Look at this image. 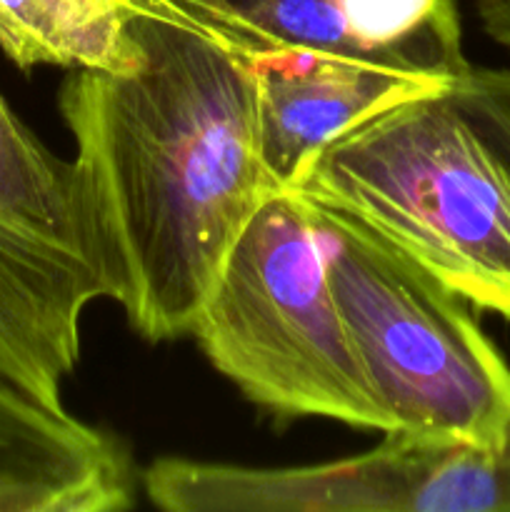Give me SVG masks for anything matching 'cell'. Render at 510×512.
Listing matches in <instances>:
<instances>
[{
    "label": "cell",
    "instance_id": "obj_1",
    "mask_svg": "<svg viewBox=\"0 0 510 512\" xmlns=\"http://www.w3.org/2000/svg\"><path fill=\"white\" fill-rule=\"evenodd\" d=\"M140 63L73 70L58 108L108 300L148 343L190 335L230 248L273 193L253 68L213 33L133 15Z\"/></svg>",
    "mask_w": 510,
    "mask_h": 512
},
{
    "label": "cell",
    "instance_id": "obj_2",
    "mask_svg": "<svg viewBox=\"0 0 510 512\" xmlns=\"http://www.w3.org/2000/svg\"><path fill=\"white\" fill-rule=\"evenodd\" d=\"M100 298L73 160L0 95V512L133 508L128 450L63 403L83 313Z\"/></svg>",
    "mask_w": 510,
    "mask_h": 512
},
{
    "label": "cell",
    "instance_id": "obj_3",
    "mask_svg": "<svg viewBox=\"0 0 510 512\" xmlns=\"http://www.w3.org/2000/svg\"><path fill=\"white\" fill-rule=\"evenodd\" d=\"M285 190L350 215L510 323V168L453 88L373 110L315 150Z\"/></svg>",
    "mask_w": 510,
    "mask_h": 512
},
{
    "label": "cell",
    "instance_id": "obj_4",
    "mask_svg": "<svg viewBox=\"0 0 510 512\" xmlns=\"http://www.w3.org/2000/svg\"><path fill=\"white\" fill-rule=\"evenodd\" d=\"M190 335L223 378L278 418L393 430L335 300L308 203L290 190H273L248 220Z\"/></svg>",
    "mask_w": 510,
    "mask_h": 512
},
{
    "label": "cell",
    "instance_id": "obj_5",
    "mask_svg": "<svg viewBox=\"0 0 510 512\" xmlns=\"http://www.w3.org/2000/svg\"><path fill=\"white\" fill-rule=\"evenodd\" d=\"M308 208L393 430L510 453V363L473 305L350 215Z\"/></svg>",
    "mask_w": 510,
    "mask_h": 512
},
{
    "label": "cell",
    "instance_id": "obj_6",
    "mask_svg": "<svg viewBox=\"0 0 510 512\" xmlns=\"http://www.w3.org/2000/svg\"><path fill=\"white\" fill-rule=\"evenodd\" d=\"M248 63L333 58L453 88L458 0H170Z\"/></svg>",
    "mask_w": 510,
    "mask_h": 512
},
{
    "label": "cell",
    "instance_id": "obj_7",
    "mask_svg": "<svg viewBox=\"0 0 510 512\" xmlns=\"http://www.w3.org/2000/svg\"><path fill=\"white\" fill-rule=\"evenodd\" d=\"M260 160L273 190H285L300 165L373 110L430 90L428 80L333 58L255 60Z\"/></svg>",
    "mask_w": 510,
    "mask_h": 512
},
{
    "label": "cell",
    "instance_id": "obj_8",
    "mask_svg": "<svg viewBox=\"0 0 510 512\" xmlns=\"http://www.w3.org/2000/svg\"><path fill=\"white\" fill-rule=\"evenodd\" d=\"M140 10L125 0H0V50L23 70L125 73L143 58L130 28Z\"/></svg>",
    "mask_w": 510,
    "mask_h": 512
},
{
    "label": "cell",
    "instance_id": "obj_9",
    "mask_svg": "<svg viewBox=\"0 0 510 512\" xmlns=\"http://www.w3.org/2000/svg\"><path fill=\"white\" fill-rule=\"evenodd\" d=\"M453 98L510 168V68L468 65L453 83Z\"/></svg>",
    "mask_w": 510,
    "mask_h": 512
},
{
    "label": "cell",
    "instance_id": "obj_10",
    "mask_svg": "<svg viewBox=\"0 0 510 512\" xmlns=\"http://www.w3.org/2000/svg\"><path fill=\"white\" fill-rule=\"evenodd\" d=\"M483 33L510 53V0H473Z\"/></svg>",
    "mask_w": 510,
    "mask_h": 512
},
{
    "label": "cell",
    "instance_id": "obj_11",
    "mask_svg": "<svg viewBox=\"0 0 510 512\" xmlns=\"http://www.w3.org/2000/svg\"><path fill=\"white\" fill-rule=\"evenodd\" d=\"M128 5H133V8H143V10H158V13H165V15H175V18L185 20V23H190L188 18H185L183 13H180L178 8H175L170 0H125ZM195 25V23H190Z\"/></svg>",
    "mask_w": 510,
    "mask_h": 512
}]
</instances>
